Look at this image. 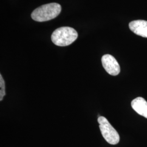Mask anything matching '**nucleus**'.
I'll use <instances>...</instances> for the list:
<instances>
[{
	"mask_svg": "<svg viewBox=\"0 0 147 147\" xmlns=\"http://www.w3.org/2000/svg\"><path fill=\"white\" fill-rule=\"evenodd\" d=\"M61 10V5L57 3L45 4L33 11L32 19L38 22L49 21L56 18L60 14Z\"/></svg>",
	"mask_w": 147,
	"mask_h": 147,
	"instance_id": "f257e3e1",
	"label": "nucleus"
},
{
	"mask_svg": "<svg viewBox=\"0 0 147 147\" xmlns=\"http://www.w3.org/2000/svg\"><path fill=\"white\" fill-rule=\"evenodd\" d=\"M132 109L138 114L147 118V102L142 97H138L132 101Z\"/></svg>",
	"mask_w": 147,
	"mask_h": 147,
	"instance_id": "423d86ee",
	"label": "nucleus"
},
{
	"mask_svg": "<svg viewBox=\"0 0 147 147\" xmlns=\"http://www.w3.org/2000/svg\"><path fill=\"white\" fill-rule=\"evenodd\" d=\"M129 28L132 32L137 35L147 38V21L135 20L129 24Z\"/></svg>",
	"mask_w": 147,
	"mask_h": 147,
	"instance_id": "39448f33",
	"label": "nucleus"
},
{
	"mask_svg": "<svg viewBox=\"0 0 147 147\" xmlns=\"http://www.w3.org/2000/svg\"><path fill=\"white\" fill-rule=\"evenodd\" d=\"M78 37V32L73 28L62 27L53 32L51 40L53 43L57 46L66 47L74 42Z\"/></svg>",
	"mask_w": 147,
	"mask_h": 147,
	"instance_id": "f03ea898",
	"label": "nucleus"
},
{
	"mask_svg": "<svg viewBox=\"0 0 147 147\" xmlns=\"http://www.w3.org/2000/svg\"><path fill=\"white\" fill-rule=\"evenodd\" d=\"M101 62L106 72L111 75L116 76L120 73V65L112 55L109 54L104 55L101 58Z\"/></svg>",
	"mask_w": 147,
	"mask_h": 147,
	"instance_id": "20e7f679",
	"label": "nucleus"
},
{
	"mask_svg": "<svg viewBox=\"0 0 147 147\" xmlns=\"http://www.w3.org/2000/svg\"><path fill=\"white\" fill-rule=\"evenodd\" d=\"M0 100L2 101L5 95V84L2 75H0Z\"/></svg>",
	"mask_w": 147,
	"mask_h": 147,
	"instance_id": "0eeeda50",
	"label": "nucleus"
},
{
	"mask_svg": "<svg viewBox=\"0 0 147 147\" xmlns=\"http://www.w3.org/2000/svg\"><path fill=\"white\" fill-rule=\"evenodd\" d=\"M98 121L101 133L106 142L112 145L118 144L120 140L119 135L108 120L104 117H99Z\"/></svg>",
	"mask_w": 147,
	"mask_h": 147,
	"instance_id": "7ed1b4c3",
	"label": "nucleus"
}]
</instances>
